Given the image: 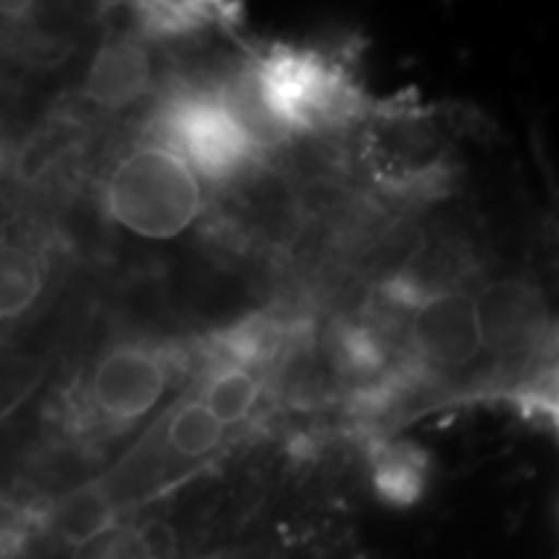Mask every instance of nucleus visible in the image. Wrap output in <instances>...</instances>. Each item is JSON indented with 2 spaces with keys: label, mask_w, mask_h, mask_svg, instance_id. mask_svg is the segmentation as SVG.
Listing matches in <instances>:
<instances>
[{
  "label": "nucleus",
  "mask_w": 559,
  "mask_h": 559,
  "mask_svg": "<svg viewBox=\"0 0 559 559\" xmlns=\"http://www.w3.org/2000/svg\"><path fill=\"white\" fill-rule=\"evenodd\" d=\"M104 207L117 226L151 241H169L185 234L205 207L202 179L164 143H148L117 160Z\"/></svg>",
  "instance_id": "f257e3e1"
},
{
  "label": "nucleus",
  "mask_w": 559,
  "mask_h": 559,
  "mask_svg": "<svg viewBox=\"0 0 559 559\" xmlns=\"http://www.w3.org/2000/svg\"><path fill=\"white\" fill-rule=\"evenodd\" d=\"M164 145L177 151L200 179L226 181L254 164L262 138L223 94H181L160 117Z\"/></svg>",
  "instance_id": "f03ea898"
},
{
  "label": "nucleus",
  "mask_w": 559,
  "mask_h": 559,
  "mask_svg": "<svg viewBox=\"0 0 559 559\" xmlns=\"http://www.w3.org/2000/svg\"><path fill=\"white\" fill-rule=\"evenodd\" d=\"M254 94L264 115L283 130H321L349 115L353 91L319 55L270 52L254 73Z\"/></svg>",
  "instance_id": "7ed1b4c3"
},
{
  "label": "nucleus",
  "mask_w": 559,
  "mask_h": 559,
  "mask_svg": "<svg viewBox=\"0 0 559 559\" xmlns=\"http://www.w3.org/2000/svg\"><path fill=\"white\" fill-rule=\"evenodd\" d=\"M169 389V360L151 345L111 347L88 381L94 409L111 425L145 417Z\"/></svg>",
  "instance_id": "20e7f679"
},
{
  "label": "nucleus",
  "mask_w": 559,
  "mask_h": 559,
  "mask_svg": "<svg viewBox=\"0 0 559 559\" xmlns=\"http://www.w3.org/2000/svg\"><path fill=\"white\" fill-rule=\"evenodd\" d=\"M407 347L423 366L456 370L477 360L485 349L477 296L440 290L419 298L407 321Z\"/></svg>",
  "instance_id": "39448f33"
},
{
  "label": "nucleus",
  "mask_w": 559,
  "mask_h": 559,
  "mask_svg": "<svg viewBox=\"0 0 559 559\" xmlns=\"http://www.w3.org/2000/svg\"><path fill=\"white\" fill-rule=\"evenodd\" d=\"M481 342L492 353H519L544 330V300L528 285L502 280L477 296Z\"/></svg>",
  "instance_id": "423d86ee"
},
{
  "label": "nucleus",
  "mask_w": 559,
  "mask_h": 559,
  "mask_svg": "<svg viewBox=\"0 0 559 559\" xmlns=\"http://www.w3.org/2000/svg\"><path fill=\"white\" fill-rule=\"evenodd\" d=\"M151 58L138 39H111L96 52L86 75V96L104 109H122L148 91Z\"/></svg>",
  "instance_id": "0eeeda50"
},
{
  "label": "nucleus",
  "mask_w": 559,
  "mask_h": 559,
  "mask_svg": "<svg viewBox=\"0 0 559 559\" xmlns=\"http://www.w3.org/2000/svg\"><path fill=\"white\" fill-rule=\"evenodd\" d=\"M45 290V262L29 243L0 239V321L21 319Z\"/></svg>",
  "instance_id": "6e6552de"
},
{
  "label": "nucleus",
  "mask_w": 559,
  "mask_h": 559,
  "mask_svg": "<svg viewBox=\"0 0 559 559\" xmlns=\"http://www.w3.org/2000/svg\"><path fill=\"white\" fill-rule=\"evenodd\" d=\"M262 396V381L249 362H223L210 373L198 400L213 412L223 428H234L249 419Z\"/></svg>",
  "instance_id": "1a4fd4ad"
},
{
  "label": "nucleus",
  "mask_w": 559,
  "mask_h": 559,
  "mask_svg": "<svg viewBox=\"0 0 559 559\" xmlns=\"http://www.w3.org/2000/svg\"><path fill=\"white\" fill-rule=\"evenodd\" d=\"M226 428L213 417L205 404L192 400L174 412L166 428V443L181 459H205L223 443Z\"/></svg>",
  "instance_id": "9d476101"
},
{
  "label": "nucleus",
  "mask_w": 559,
  "mask_h": 559,
  "mask_svg": "<svg viewBox=\"0 0 559 559\" xmlns=\"http://www.w3.org/2000/svg\"><path fill=\"white\" fill-rule=\"evenodd\" d=\"M218 5L210 3H140L135 19L148 37H177L198 32L218 19Z\"/></svg>",
  "instance_id": "9b49d317"
},
{
  "label": "nucleus",
  "mask_w": 559,
  "mask_h": 559,
  "mask_svg": "<svg viewBox=\"0 0 559 559\" xmlns=\"http://www.w3.org/2000/svg\"><path fill=\"white\" fill-rule=\"evenodd\" d=\"M81 559H153L148 542L138 531H107L96 542L86 544Z\"/></svg>",
  "instance_id": "f8f14e48"
},
{
  "label": "nucleus",
  "mask_w": 559,
  "mask_h": 559,
  "mask_svg": "<svg viewBox=\"0 0 559 559\" xmlns=\"http://www.w3.org/2000/svg\"><path fill=\"white\" fill-rule=\"evenodd\" d=\"M9 174H11V153L3 143H0V187L5 185Z\"/></svg>",
  "instance_id": "ddd939ff"
}]
</instances>
